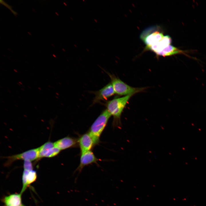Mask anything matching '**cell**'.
<instances>
[{
	"instance_id": "1",
	"label": "cell",
	"mask_w": 206,
	"mask_h": 206,
	"mask_svg": "<svg viewBox=\"0 0 206 206\" xmlns=\"http://www.w3.org/2000/svg\"><path fill=\"white\" fill-rule=\"evenodd\" d=\"M111 116L110 113L106 109L102 111L91 125L89 133L95 144L99 142L100 135Z\"/></svg>"
},
{
	"instance_id": "2",
	"label": "cell",
	"mask_w": 206,
	"mask_h": 206,
	"mask_svg": "<svg viewBox=\"0 0 206 206\" xmlns=\"http://www.w3.org/2000/svg\"><path fill=\"white\" fill-rule=\"evenodd\" d=\"M111 80V83L115 94L119 95L126 96L134 95L144 91L146 88H136L132 87L121 80L115 75L108 74Z\"/></svg>"
},
{
	"instance_id": "3",
	"label": "cell",
	"mask_w": 206,
	"mask_h": 206,
	"mask_svg": "<svg viewBox=\"0 0 206 206\" xmlns=\"http://www.w3.org/2000/svg\"><path fill=\"white\" fill-rule=\"evenodd\" d=\"M132 96L128 95L114 98L107 102L106 109L112 115L114 120L120 121L121 115L126 105Z\"/></svg>"
},
{
	"instance_id": "4",
	"label": "cell",
	"mask_w": 206,
	"mask_h": 206,
	"mask_svg": "<svg viewBox=\"0 0 206 206\" xmlns=\"http://www.w3.org/2000/svg\"><path fill=\"white\" fill-rule=\"evenodd\" d=\"M159 27L153 26L144 30L140 34V38L146 45V47L150 46L158 42L164 36Z\"/></svg>"
},
{
	"instance_id": "5",
	"label": "cell",
	"mask_w": 206,
	"mask_h": 206,
	"mask_svg": "<svg viewBox=\"0 0 206 206\" xmlns=\"http://www.w3.org/2000/svg\"><path fill=\"white\" fill-rule=\"evenodd\" d=\"M39 147L31 149L21 153L6 157L7 160L5 165L9 166L14 162L18 160L34 161L39 158Z\"/></svg>"
},
{
	"instance_id": "6",
	"label": "cell",
	"mask_w": 206,
	"mask_h": 206,
	"mask_svg": "<svg viewBox=\"0 0 206 206\" xmlns=\"http://www.w3.org/2000/svg\"><path fill=\"white\" fill-rule=\"evenodd\" d=\"M115 94L112 84L109 83L101 89L95 92V96L93 100V103L101 100H106Z\"/></svg>"
},
{
	"instance_id": "7",
	"label": "cell",
	"mask_w": 206,
	"mask_h": 206,
	"mask_svg": "<svg viewBox=\"0 0 206 206\" xmlns=\"http://www.w3.org/2000/svg\"><path fill=\"white\" fill-rule=\"evenodd\" d=\"M98 160L91 150L81 154L80 164L75 172L78 171L80 173L85 166L93 163H96Z\"/></svg>"
},
{
	"instance_id": "8",
	"label": "cell",
	"mask_w": 206,
	"mask_h": 206,
	"mask_svg": "<svg viewBox=\"0 0 206 206\" xmlns=\"http://www.w3.org/2000/svg\"><path fill=\"white\" fill-rule=\"evenodd\" d=\"M37 178V174L35 170H24L22 176V187L20 193L22 194L29 185L36 181Z\"/></svg>"
},
{
	"instance_id": "9",
	"label": "cell",
	"mask_w": 206,
	"mask_h": 206,
	"mask_svg": "<svg viewBox=\"0 0 206 206\" xmlns=\"http://www.w3.org/2000/svg\"><path fill=\"white\" fill-rule=\"evenodd\" d=\"M78 142L81 154L90 150L95 145L94 140L89 132L82 135L79 138Z\"/></svg>"
},
{
	"instance_id": "10",
	"label": "cell",
	"mask_w": 206,
	"mask_h": 206,
	"mask_svg": "<svg viewBox=\"0 0 206 206\" xmlns=\"http://www.w3.org/2000/svg\"><path fill=\"white\" fill-rule=\"evenodd\" d=\"M22 195L15 193L5 196L1 199L3 206H25L22 203Z\"/></svg>"
},
{
	"instance_id": "11",
	"label": "cell",
	"mask_w": 206,
	"mask_h": 206,
	"mask_svg": "<svg viewBox=\"0 0 206 206\" xmlns=\"http://www.w3.org/2000/svg\"><path fill=\"white\" fill-rule=\"evenodd\" d=\"M172 42L171 37L169 35L164 36L161 40L148 47H145L146 50H150L155 53L160 52L169 45Z\"/></svg>"
},
{
	"instance_id": "12",
	"label": "cell",
	"mask_w": 206,
	"mask_h": 206,
	"mask_svg": "<svg viewBox=\"0 0 206 206\" xmlns=\"http://www.w3.org/2000/svg\"><path fill=\"white\" fill-rule=\"evenodd\" d=\"M77 142V140L73 138L66 137L55 142L54 144V146L61 150L75 146Z\"/></svg>"
},
{
	"instance_id": "13",
	"label": "cell",
	"mask_w": 206,
	"mask_h": 206,
	"mask_svg": "<svg viewBox=\"0 0 206 206\" xmlns=\"http://www.w3.org/2000/svg\"><path fill=\"white\" fill-rule=\"evenodd\" d=\"M185 51L179 49L171 45H169L161 51L155 53L158 56L163 57L170 56L179 54H185Z\"/></svg>"
},
{
	"instance_id": "14",
	"label": "cell",
	"mask_w": 206,
	"mask_h": 206,
	"mask_svg": "<svg viewBox=\"0 0 206 206\" xmlns=\"http://www.w3.org/2000/svg\"><path fill=\"white\" fill-rule=\"evenodd\" d=\"M54 146V143L51 142H47L39 147V158H43V155L45 151Z\"/></svg>"
},
{
	"instance_id": "15",
	"label": "cell",
	"mask_w": 206,
	"mask_h": 206,
	"mask_svg": "<svg viewBox=\"0 0 206 206\" xmlns=\"http://www.w3.org/2000/svg\"><path fill=\"white\" fill-rule=\"evenodd\" d=\"M60 150L57 147L54 146L45 151L43 154V157H53L58 155Z\"/></svg>"
},
{
	"instance_id": "16",
	"label": "cell",
	"mask_w": 206,
	"mask_h": 206,
	"mask_svg": "<svg viewBox=\"0 0 206 206\" xmlns=\"http://www.w3.org/2000/svg\"><path fill=\"white\" fill-rule=\"evenodd\" d=\"M29 161H24L23 163L24 170L30 171L33 169V167L32 163Z\"/></svg>"
},
{
	"instance_id": "17",
	"label": "cell",
	"mask_w": 206,
	"mask_h": 206,
	"mask_svg": "<svg viewBox=\"0 0 206 206\" xmlns=\"http://www.w3.org/2000/svg\"><path fill=\"white\" fill-rule=\"evenodd\" d=\"M0 3H2V4L4 5L5 6L7 7L8 8H9V9L11 10V11L12 9L10 5L7 4L6 3L4 2L3 0H1L0 1Z\"/></svg>"
}]
</instances>
